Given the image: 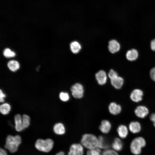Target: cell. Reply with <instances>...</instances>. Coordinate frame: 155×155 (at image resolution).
<instances>
[{"instance_id": "obj_1", "label": "cell", "mask_w": 155, "mask_h": 155, "mask_svg": "<svg viewBox=\"0 0 155 155\" xmlns=\"http://www.w3.org/2000/svg\"><path fill=\"white\" fill-rule=\"evenodd\" d=\"M21 142V138L20 135L13 136L9 135L6 138L5 147L10 152L14 153L17 150Z\"/></svg>"}, {"instance_id": "obj_2", "label": "cell", "mask_w": 155, "mask_h": 155, "mask_svg": "<svg viewBox=\"0 0 155 155\" xmlns=\"http://www.w3.org/2000/svg\"><path fill=\"white\" fill-rule=\"evenodd\" d=\"M81 143L84 146L88 149H95L98 147V138L91 134H85L82 136Z\"/></svg>"}, {"instance_id": "obj_3", "label": "cell", "mask_w": 155, "mask_h": 155, "mask_svg": "<svg viewBox=\"0 0 155 155\" xmlns=\"http://www.w3.org/2000/svg\"><path fill=\"white\" fill-rule=\"evenodd\" d=\"M146 141L143 137H139L134 139L130 145L131 152L135 155H138L141 152L142 148L146 145Z\"/></svg>"}, {"instance_id": "obj_4", "label": "cell", "mask_w": 155, "mask_h": 155, "mask_svg": "<svg viewBox=\"0 0 155 155\" xmlns=\"http://www.w3.org/2000/svg\"><path fill=\"white\" fill-rule=\"evenodd\" d=\"M53 145V141L50 138L45 140L39 139L36 141L35 146L36 149L38 150L48 152L52 149Z\"/></svg>"}, {"instance_id": "obj_5", "label": "cell", "mask_w": 155, "mask_h": 155, "mask_svg": "<svg viewBox=\"0 0 155 155\" xmlns=\"http://www.w3.org/2000/svg\"><path fill=\"white\" fill-rule=\"evenodd\" d=\"M70 90L72 95L74 98L80 99L83 97L84 88L81 84L77 83L74 84L71 86Z\"/></svg>"}, {"instance_id": "obj_6", "label": "cell", "mask_w": 155, "mask_h": 155, "mask_svg": "<svg viewBox=\"0 0 155 155\" xmlns=\"http://www.w3.org/2000/svg\"><path fill=\"white\" fill-rule=\"evenodd\" d=\"M84 149L82 146L79 144H74L70 147L68 155H83Z\"/></svg>"}, {"instance_id": "obj_7", "label": "cell", "mask_w": 155, "mask_h": 155, "mask_svg": "<svg viewBox=\"0 0 155 155\" xmlns=\"http://www.w3.org/2000/svg\"><path fill=\"white\" fill-rule=\"evenodd\" d=\"M143 94V92L142 90L140 89H136L132 91L130 97L133 101L137 102L142 100Z\"/></svg>"}, {"instance_id": "obj_8", "label": "cell", "mask_w": 155, "mask_h": 155, "mask_svg": "<svg viewBox=\"0 0 155 155\" xmlns=\"http://www.w3.org/2000/svg\"><path fill=\"white\" fill-rule=\"evenodd\" d=\"M149 112L148 108L142 105L137 106L134 111L135 115L137 117L141 118L145 117L148 114Z\"/></svg>"}, {"instance_id": "obj_9", "label": "cell", "mask_w": 155, "mask_h": 155, "mask_svg": "<svg viewBox=\"0 0 155 155\" xmlns=\"http://www.w3.org/2000/svg\"><path fill=\"white\" fill-rule=\"evenodd\" d=\"M95 78L98 84L100 85H102L105 84L107 80V76L105 72L100 70L95 74Z\"/></svg>"}, {"instance_id": "obj_10", "label": "cell", "mask_w": 155, "mask_h": 155, "mask_svg": "<svg viewBox=\"0 0 155 155\" xmlns=\"http://www.w3.org/2000/svg\"><path fill=\"white\" fill-rule=\"evenodd\" d=\"M108 48L110 52L112 53H115L119 51L120 45L117 40L113 39L109 41Z\"/></svg>"}, {"instance_id": "obj_11", "label": "cell", "mask_w": 155, "mask_h": 155, "mask_svg": "<svg viewBox=\"0 0 155 155\" xmlns=\"http://www.w3.org/2000/svg\"><path fill=\"white\" fill-rule=\"evenodd\" d=\"M108 109L110 113L111 114L116 115L119 114L121 112L122 108L119 104L113 102L109 104Z\"/></svg>"}, {"instance_id": "obj_12", "label": "cell", "mask_w": 155, "mask_h": 155, "mask_svg": "<svg viewBox=\"0 0 155 155\" xmlns=\"http://www.w3.org/2000/svg\"><path fill=\"white\" fill-rule=\"evenodd\" d=\"M111 127V125L110 122L107 120H104L101 121L99 129L102 133L106 134L109 132Z\"/></svg>"}, {"instance_id": "obj_13", "label": "cell", "mask_w": 155, "mask_h": 155, "mask_svg": "<svg viewBox=\"0 0 155 155\" xmlns=\"http://www.w3.org/2000/svg\"><path fill=\"white\" fill-rule=\"evenodd\" d=\"M15 129L18 132L24 129L22 124V117L19 114H16L14 116Z\"/></svg>"}, {"instance_id": "obj_14", "label": "cell", "mask_w": 155, "mask_h": 155, "mask_svg": "<svg viewBox=\"0 0 155 155\" xmlns=\"http://www.w3.org/2000/svg\"><path fill=\"white\" fill-rule=\"evenodd\" d=\"M111 82L114 88L116 89H120L123 85L124 80L122 77L118 76L111 80Z\"/></svg>"}, {"instance_id": "obj_15", "label": "cell", "mask_w": 155, "mask_h": 155, "mask_svg": "<svg viewBox=\"0 0 155 155\" xmlns=\"http://www.w3.org/2000/svg\"><path fill=\"white\" fill-rule=\"evenodd\" d=\"M129 128L130 131L133 133L139 132L141 129L140 123L138 121H132L129 124Z\"/></svg>"}, {"instance_id": "obj_16", "label": "cell", "mask_w": 155, "mask_h": 155, "mask_svg": "<svg viewBox=\"0 0 155 155\" xmlns=\"http://www.w3.org/2000/svg\"><path fill=\"white\" fill-rule=\"evenodd\" d=\"M126 56L127 59L130 61L135 60L138 56V53L136 49H132L128 51L126 53Z\"/></svg>"}, {"instance_id": "obj_17", "label": "cell", "mask_w": 155, "mask_h": 155, "mask_svg": "<svg viewBox=\"0 0 155 155\" xmlns=\"http://www.w3.org/2000/svg\"><path fill=\"white\" fill-rule=\"evenodd\" d=\"M117 132L119 136L121 138H125L128 133V130L125 125H121L117 128Z\"/></svg>"}, {"instance_id": "obj_18", "label": "cell", "mask_w": 155, "mask_h": 155, "mask_svg": "<svg viewBox=\"0 0 155 155\" xmlns=\"http://www.w3.org/2000/svg\"><path fill=\"white\" fill-rule=\"evenodd\" d=\"M54 133L58 135L64 134L65 132V129L64 125L61 123H57L55 124L53 127Z\"/></svg>"}, {"instance_id": "obj_19", "label": "cell", "mask_w": 155, "mask_h": 155, "mask_svg": "<svg viewBox=\"0 0 155 155\" xmlns=\"http://www.w3.org/2000/svg\"><path fill=\"white\" fill-rule=\"evenodd\" d=\"M113 148L116 151H121L123 147V144L121 140L119 138H115L112 144Z\"/></svg>"}, {"instance_id": "obj_20", "label": "cell", "mask_w": 155, "mask_h": 155, "mask_svg": "<svg viewBox=\"0 0 155 155\" xmlns=\"http://www.w3.org/2000/svg\"><path fill=\"white\" fill-rule=\"evenodd\" d=\"M70 48L72 52L75 54L80 51L81 49V46L78 42L75 41L70 43Z\"/></svg>"}, {"instance_id": "obj_21", "label": "cell", "mask_w": 155, "mask_h": 155, "mask_svg": "<svg viewBox=\"0 0 155 155\" xmlns=\"http://www.w3.org/2000/svg\"><path fill=\"white\" fill-rule=\"evenodd\" d=\"M98 138V148L106 149L109 148V144L105 141L103 136L100 135Z\"/></svg>"}, {"instance_id": "obj_22", "label": "cell", "mask_w": 155, "mask_h": 155, "mask_svg": "<svg viewBox=\"0 0 155 155\" xmlns=\"http://www.w3.org/2000/svg\"><path fill=\"white\" fill-rule=\"evenodd\" d=\"M11 109V106L8 103H3L0 105V111L1 113L3 115H6L8 114Z\"/></svg>"}, {"instance_id": "obj_23", "label": "cell", "mask_w": 155, "mask_h": 155, "mask_svg": "<svg viewBox=\"0 0 155 155\" xmlns=\"http://www.w3.org/2000/svg\"><path fill=\"white\" fill-rule=\"evenodd\" d=\"M7 66L11 71H15L19 69L20 64L18 61L13 60L10 61L8 62Z\"/></svg>"}, {"instance_id": "obj_24", "label": "cell", "mask_w": 155, "mask_h": 155, "mask_svg": "<svg viewBox=\"0 0 155 155\" xmlns=\"http://www.w3.org/2000/svg\"><path fill=\"white\" fill-rule=\"evenodd\" d=\"M23 126L24 129L28 128L30 123V117L26 114H24L22 116Z\"/></svg>"}, {"instance_id": "obj_25", "label": "cell", "mask_w": 155, "mask_h": 155, "mask_svg": "<svg viewBox=\"0 0 155 155\" xmlns=\"http://www.w3.org/2000/svg\"><path fill=\"white\" fill-rule=\"evenodd\" d=\"M3 54L5 57L7 58L13 57L16 55L15 53L8 48H6L4 49Z\"/></svg>"}, {"instance_id": "obj_26", "label": "cell", "mask_w": 155, "mask_h": 155, "mask_svg": "<svg viewBox=\"0 0 155 155\" xmlns=\"http://www.w3.org/2000/svg\"><path fill=\"white\" fill-rule=\"evenodd\" d=\"M60 99L63 102H67L69 99L70 96L68 93L65 92H61L59 94Z\"/></svg>"}, {"instance_id": "obj_27", "label": "cell", "mask_w": 155, "mask_h": 155, "mask_svg": "<svg viewBox=\"0 0 155 155\" xmlns=\"http://www.w3.org/2000/svg\"><path fill=\"white\" fill-rule=\"evenodd\" d=\"M87 155H101V151L98 148L90 149L87 151Z\"/></svg>"}, {"instance_id": "obj_28", "label": "cell", "mask_w": 155, "mask_h": 155, "mask_svg": "<svg viewBox=\"0 0 155 155\" xmlns=\"http://www.w3.org/2000/svg\"><path fill=\"white\" fill-rule=\"evenodd\" d=\"M101 155H118L116 151L114 150L106 149L104 151Z\"/></svg>"}, {"instance_id": "obj_29", "label": "cell", "mask_w": 155, "mask_h": 155, "mask_svg": "<svg viewBox=\"0 0 155 155\" xmlns=\"http://www.w3.org/2000/svg\"><path fill=\"white\" fill-rule=\"evenodd\" d=\"M108 76L109 78L111 80L117 76V73L113 69H111L108 73Z\"/></svg>"}, {"instance_id": "obj_30", "label": "cell", "mask_w": 155, "mask_h": 155, "mask_svg": "<svg viewBox=\"0 0 155 155\" xmlns=\"http://www.w3.org/2000/svg\"><path fill=\"white\" fill-rule=\"evenodd\" d=\"M150 75L152 79L155 82V67L151 69L150 71Z\"/></svg>"}, {"instance_id": "obj_31", "label": "cell", "mask_w": 155, "mask_h": 155, "mask_svg": "<svg viewBox=\"0 0 155 155\" xmlns=\"http://www.w3.org/2000/svg\"><path fill=\"white\" fill-rule=\"evenodd\" d=\"M6 97V95L4 94L3 91L1 89L0 90V102H3L4 101V98Z\"/></svg>"}, {"instance_id": "obj_32", "label": "cell", "mask_w": 155, "mask_h": 155, "mask_svg": "<svg viewBox=\"0 0 155 155\" xmlns=\"http://www.w3.org/2000/svg\"><path fill=\"white\" fill-rule=\"evenodd\" d=\"M151 49L153 51H155V38L153 39L150 42Z\"/></svg>"}, {"instance_id": "obj_33", "label": "cell", "mask_w": 155, "mask_h": 155, "mask_svg": "<svg viewBox=\"0 0 155 155\" xmlns=\"http://www.w3.org/2000/svg\"><path fill=\"white\" fill-rule=\"evenodd\" d=\"M150 119L153 123L154 126L155 127V113H153L150 115Z\"/></svg>"}, {"instance_id": "obj_34", "label": "cell", "mask_w": 155, "mask_h": 155, "mask_svg": "<svg viewBox=\"0 0 155 155\" xmlns=\"http://www.w3.org/2000/svg\"><path fill=\"white\" fill-rule=\"evenodd\" d=\"M0 155H8L6 151L3 149L0 148Z\"/></svg>"}, {"instance_id": "obj_35", "label": "cell", "mask_w": 155, "mask_h": 155, "mask_svg": "<svg viewBox=\"0 0 155 155\" xmlns=\"http://www.w3.org/2000/svg\"><path fill=\"white\" fill-rule=\"evenodd\" d=\"M55 155H65V154L63 152L61 151L57 153Z\"/></svg>"}]
</instances>
